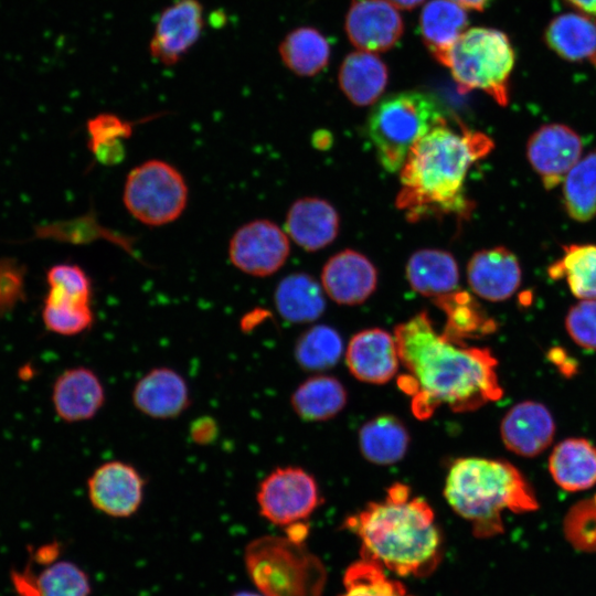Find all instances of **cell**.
<instances>
[{
    "label": "cell",
    "instance_id": "8fae6325",
    "mask_svg": "<svg viewBox=\"0 0 596 596\" xmlns=\"http://www.w3.org/2000/svg\"><path fill=\"white\" fill-rule=\"evenodd\" d=\"M204 28V8L200 0H174L158 17L149 52L153 60L172 66L199 41Z\"/></svg>",
    "mask_w": 596,
    "mask_h": 596
},
{
    "label": "cell",
    "instance_id": "d4e9b609",
    "mask_svg": "<svg viewBox=\"0 0 596 596\" xmlns=\"http://www.w3.org/2000/svg\"><path fill=\"white\" fill-rule=\"evenodd\" d=\"M467 21L465 8L451 0H430L423 8L419 17L421 34L430 53L441 64L465 31Z\"/></svg>",
    "mask_w": 596,
    "mask_h": 596
},
{
    "label": "cell",
    "instance_id": "60d3db41",
    "mask_svg": "<svg viewBox=\"0 0 596 596\" xmlns=\"http://www.w3.org/2000/svg\"><path fill=\"white\" fill-rule=\"evenodd\" d=\"M565 327L575 343L596 350V299H582L571 307Z\"/></svg>",
    "mask_w": 596,
    "mask_h": 596
},
{
    "label": "cell",
    "instance_id": "d6986e66",
    "mask_svg": "<svg viewBox=\"0 0 596 596\" xmlns=\"http://www.w3.org/2000/svg\"><path fill=\"white\" fill-rule=\"evenodd\" d=\"M105 400L103 382L86 366L65 370L53 385L52 403L55 413L68 423L93 418L104 406Z\"/></svg>",
    "mask_w": 596,
    "mask_h": 596
},
{
    "label": "cell",
    "instance_id": "bcb514c9",
    "mask_svg": "<svg viewBox=\"0 0 596 596\" xmlns=\"http://www.w3.org/2000/svg\"><path fill=\"white\" fill-rule=\"evenodd\" d=\"M392 6L398 9L411 10L422 3L424 0H386Z\"/></svg>",
    "mask_w": 596,
    "mask_h": 596
},
{
    "label": "cell",
    "instance_id": "2e32d148",
    "mask_svg": "<svg viewBox=\"0 0 596 596\" xmlns=\"http://www.w3.org/2000/svg\"><path fill=\"white\" fill-rule=\"evenodd\" d=\"M134 406L153 419H172L190 405L185 379L174 369L157 366L145 373L131 392Z\"/></svg>",
    "mask_w": 596,
    "mask_h": 596
},
{
    "label": "cell",
    "instance_id": "7dc6e473",
    "mask_svg": "<svg viewBox=\"0 0 596 596\" xmlns=\"http://www.w3.org/2000/svg\"><path fill=\"white\" fill-rule=\"evenodd\" d=\"M462 8L481 10L488 0H451Z\"/></svg>",
    "mask_w": 596,
    "mask_h": 596
},
{
    "label": "cell",
    "instance_id": "f1b7e54d",
    "mask_svg": "<svg viewBox=\"0 0 596 596\" xmlns=\"http://www.w3.org/2000/svg\"><path fill=\"white\" fill-rule=\"evenodd\" d=\"M545 42L566 61L592 58L596 54V23L584 13L557 15L545 30Z\"/></svg>",
    "mask_w": 596,
    "mask_h": 596
},
{
    "label": "cell",
    "instance_id": "e575fe53",
    "mask_svg": "<svg viewBox=\"0 0 596 596\" xmlns=\"http://www.w3.org/2000/svg\"><path fill=\"white\" fill-rule=\"evenodd\" d=\"M343 341L332 327L317 324L307 329L295 345L296 362L307 371H323L338 363Z\"/></svg>",
    "mask_w": 596,
    "mask_h": 596
},
{
    "label": "cell",
    "instance_id": "b9f144b4",
    "mask_svg": "<svg viewBox=\"0 0 596 596\" xmlns=\"http://www.w3.org/2000/svg\"><path fill=\"white\" fill-rule=\"evenodd\" d=\"M49 289L92 299V281L85 270L75 264H56L46 272Z\"/></svg>",
    "mask_w": 596,
    "mask_h": 596
},
{
    "label": "cell",
    "instance_id": "5b68a950",
    "mask_svg": "<svg viewBox=\"0 0 596 596\" xmlns=\"http://www.w3.org/2000/svg\"><path fill=\"white\" fill-rule=\"evenodd\" d=\"M247 572L263 596H321L326 570L302 542L265 535L245 550Z\"/></svg>",
    "mask_w": 596,
    "mask_h": 596
},
{
    "label": "cell",
    "instance_id": "9c48e42d",
    "mask_svg": "<svg viewBox=\"0 0 596 596\" xmlns=\"http://www.w3.org/2000/svg\"><path fill=\"white\" fill-rule=\"evenodd\" d=\"M256 501L260 514L277 525L306 520L321 503L315 478L299 467H279L259 483Z\"/></svg>",
    "mask_w": 596,
    "mask_h": 596
},
{
    "label": "cell",
    "instance_id": "d6a6232c",
    "mask_svg": "<svg viewBox=\"0 0 596 596\" xmlns=\"http://www.w3.org/2000/svg\"><path fill=\"white\" fill-rule=\"evenodd\" d=\"M434 300L447 316L443 333L454 340L465 342V339L489 333L496 327L466 292L455 290Z\"/></svg>",
    "mask_w": 596,
    "mask_h": 596
},
{
    "label": "cell",
    "instance_id": "cb8c5ba5",
    "mask_svg": "<svg viewBox=\"0 0 596 596\" xmlns=\"http://www.w3.org/2000/svg\"><path fill=\"white\" fill-rule=\"evenodd\" d=\"M387 83V70L372 52L349 54L339 72V84L345 96L356 106L372 105Z\"/></svg>",
    "mask_w": 596,
    "mask_h": 596
},
{
    "label": "cell",
    "instance_id": "4316f807",
    "mask_svg": "<svg viewBox=\"0 0 596 596\" xmlns=\"http://www.w3.org/2000/svg\"><path fill=\"white\" fill-rule=\"evenodd\" d=\"M274 302L280 317L292 323L315 321L326 309L321 286L305 273L283 278L275 289Z\"/></svg>",
    "mask_w": 596,
    "mask_h": 596
},
{
    "label": "cell",
    "instance_id": "3957f363",
    "mask_svg": "<svg viewBox=\"0 0 596 596\" xmlns=\"http://www.w3.org/2000/svg\"><path fill=\"white\" fill-rule=\"evenodd\" d=\"M361 540V557L401 576H427L443 555V536L426 500L411 497L403 483L392 485L385 499L368 503L345 520Z\"/></svg>",
    "mask_w": 596,
    "mask_h": 596
},
{
    "label": "cell",
    "instance_id": "44dd1931",
    "mask_svg": "<svg viewBox=\"0 0 596 596\" xmlns=\"http://www.w3.org/2000/svg\"><path fill=\"white\" fill-rule=\"evenodd\" d=\"M285 226L288 236L297 245L315 252L334 241L339 232V216L327 201L302 198L289 207Z\"/></svg>",
    "mask_w": 596,
    "mask_h": 596
},
{
    "label": "cell",
    "instance_id": "8d00e7d4",
    "mask_svg": "<svg viewBox=\"0 0 596 596\" xmlns=\"http://www.w3.org/2000/svg\"><path fill=\"white\" fill-rule=\"evenodd\" d=\"M343 585L340 596H413L401 582L386 576L382 565L362 557L348 567Z\"/></svg>",
    "mask_w": 596,
    "mask_h": 596
},
{
    "label": "cell",
    "instance_id": "5bb4252c",
    "mask_svg": "<svg viewBox=\"0 0 596 596\" xmlns=\"http://www.w3.org/2000/svg\"><path fill=\"white\" fill-rule=\"evenodd\" d=\"M345 363L359 381L384 384L397 373L401 360L394 334L381 328L355 333L345 350Z\"/></svg>",
    "mask_w": 596,
    "mask_h": 596
},
{
    "label": "cell",
    "instance_id": "7a4b0ae2",
    "mask_svg": "<svg viewBox=\"0 0 596 596\" xmlns=\"http://www.w3.org/2000/svg\"><path fill=\"white\" fill-rule=\"evenodd\" d=\"M492 148L486 134L455 129L443 120L408 151L400 170L396 206L411 222L439 214L465 215L470 206L464 191L466 175Z\"/></svg>",
    "mask_w": 596,
    "mask_h": 596
},
{
    "label": "cell",
    "instance_id": "ee69618b",
    "mask_svg": "<svg viewBox=\"0 0 596 596\" xmlns=\"http://www.w3.org/2000/svg\"><path fill=\"white\" fill-rule=\"evenodd\" d=\"M551 360L558 365L562 372L571 375L575 370V363H570V358L562 349H553L550 352Z\"/></svg>",
    "mask_w": 596,
    "mask_h": 596
},
{
    "label": "cell",
    "instance_id": "ffe728a7",
    "mask_svg": "<svg viewBox=\"0 0 596 596\" xmlns=\"http://www.w3.org/2000/svg\"><path fill=\"white\" fill-rule=\"evenodd\" d=\"M467 279L471 290L480 298L502 301L520 286L521 268L512 252L497 246L472 255L467 266Z\"/></svg>",
    "mask_w": 596,
    "mask_h": 596
},
{
    "label": "cell",
    "instance_id": "9a60e30c",
    "mask_svg": "<svg viewBox=\"0 0 596 596\" xmlns=\"http://www.w3.org/2000/svg\"><path fill=\"white\" fill-rule=\"evenodd\" d=\"M349 40L360 50L382 52L401 38L403 21L386 0H353L345 19Z\"/></svg>",
    "mask_w": 596,
    "mask_h": 596
},
{
    "label": "cell",
    "instance_id": "ba28073f",
    "mask_svg": "<svg viewBox=\"0 0 596 596\" xmlns=\"http://www.w3.org/2000/svg\"><path fill=\"white\" fill-rule=\"evenodd\" d=\"M189 190L182 173L172 164L150 159L127 174L123 201L140 223L162 226L175 221L188 204Z\"/></svg>",
    "mask_w": 596,
    "mask_h": 596
},
{
    "label": "cell",
    "instance_id": "f6af8a7d",
    "mask_svg": "<svg viewBox=\"0 0 596 596\" xmlns=\"http://www.w3.org/2000/svg\"><path fill=\"white\" fill-rule=\"evenodd\" d=\"M573 7L588 17L596 18V0H567Z\"/></svg>",
    "mask_w": 596,
    "mask_h": 596
},
{
    "label": "cell",
    "instance_id": "30bf717a",
    "mask_svg": "<svg viewBox=\"0 0 596 596\" xmlns=\"http://www.w3.org/2000/svg\"><path fill=\"white\" fill-rule=\"evenodd\" d=\"M287 234L274 222L254 220L238 227L230 240L228 257L244 274L266 277L283 267L289 255Z\"/></svg>",
    "mask_w": 596,
    "mask_h": 596
},
{
    "label": "cell",
    "instance_id": "f546056e",
    "mask_svg": "<svg viewBox=\"0 0 596 596\" xmlns=\"http://www.w3.org/2000/svg\"><path fill=\"white\" fill-rule=\"evenodd\" d=\"M278 50L284 64L301 76H312L320 72L330 56L326 38L316 29L308 26L289 32Z\"/></svg>",
    "mask_w": 596,
    "mask_h": 596
},
{
    "label": "cell",
    "instance_id": "7c38bea8",
    "mask_svg": "<svg viewBox=\"0 0 596 596\" xmlns=\"http://www.w3.org/2000/svg\"><path fill=\"white\" fill-rule=\"evenodd\" d=\"M581 137L566 125L547 124L536 129L526 143V157L545 189L563 183L581 159Z\"/></svg>",
    "mask_w": 596,
    "mask_h": 596
},
{
    "label": "cell",
    "instance_id": "ab89813d",
    "mask_svg": "<svg viewBox=\"0 0 596 596\" xmlns=\"http://www.w3.org/2000/svg\"><path fill=\"white\" fill-rule=\"evenodd\" d=\"M26 268L13 257H0V317L25 299Z\"/></svg>",
    "mask_w": 596,
    "mask_h": 596
},
{
    "label": "cell",
    "instance_id": "8992f818",
    "mask_svg": "<svg viewBox=\"0 0 596 596\" xmlns=\"http://www.w3.org/2000/svg\"><path fill=\"white\" fill-rule=\"evenodd\" d=\"M445 119L437 102L422 92H402L380 100L368 119V132L381 166L389 172L400 171L411 148Z\"/></svg>",
    "mask_w": 596,
    "mask_h": 596
},
{
    "label": "cell",
    "instance_id": "1f68e13d",
    "mask_svg": "<svg viewBox=\"0 0 596 596\" xmlns=\"http://www.w3.org/2000/svg\"><path fill=\"white\" fill-rule=\"evenodd\" d=\"M562 184L567 214L577 222L590 221L596 215V149L578 160Z\"/></svg>",
    "mask_w": 596,
    "mask_h": 596
},
{
    "label": "cell",
    "instance_id": "836d02e7",
    "mask_svg": "<svg viewBox=\"0 0 596 596\" xmlns=\"http://www.w3.org/2000/svg\"><path fill=\"white\" fill-rule=\"evenodd\" d=\"M42 320L51 332L60 336H76L92 326L94 313L89 300L47 290Z\"/></svg>",
    "mask_w": 596,
    "mask_h": 596
},
{
    "label": "cell",
    "instance_id": "ac0fdd59",
    "mask_svg": "<svg viewBox=\"0 0 596 596\" xmlns=\"http://www.w3.org/2000/svg\"><path fill=\"white\" fill-rule=\"evenodd\" d=\"M555 424L549 409L533 401L511 407L501 421L500 435L504 446L522 457H534L552 443Z\"/></svg>",
    "mask_w": 596,
    "mask_h": 596
},
{
    "label": "cell",
    "instance_id": "d590c367",
    "mask_svg": "<svg viewBox=\"0 0 596 596\" xmlns=\"http://www.w3.org/2000/svg\"><path fill=\"white\" fill-rule=\"evenodd\" d=\"M88 147L95 158L104 164H116L125 156L124 140L132 134V125L119 116L102 113L92 117L86 125Z\"/></svg>",
    "mask_w": 596,
    "mask_h": 596
},
{
    "label": "cell",
    "instance_id": "c3c4849f",
    "mask_svg": "<svg viewBox=\"0 0 596 596\" xmlns=\"http://www.w3.org/2000/svg\"><path fill=\"white\" fill-rule=\"evenodd\" d=\"M233 596H260V595L255 594V593H249V592H240V593L234 594Z\"/></svg>",
    "mask_w": 596,
    "mask_h": 596
},
{
    "label": "cell",
    "instance_id": "484cf974",
    "mask_svg": "<svg viewBox=\"0 0 596 596\" xmlns=\"http://www.w3.org/2000/svg\"><path fill=\"white\" fill-rule=\"evenodd\" d=\"M358 439L363 457L380 466L402 460L409 445L406 426L393 415H380L365 422L359 429Z\"/></svg>",
    "mask_w": 596,
    "mask_h": 596
},
{
    "label": "cell",
    "instance_id": "7402d4cb",
    "mask_svg": "<svg viewBox=\"0 0 596 596\" xmlns=\"http://www.w3.org/2000/svg\"><path fill=\"white\" fill-rule=\"evenodd\" d=\"M406 277L414 291L437 299L457 289L459 270L450 253L424 248L409 257Z\"/></svg>",
    "mask_w": 596,
    "mask_h": 596
},
{
    "label": "cell",
    "instance_id": "83f0119b",
    "mask_svg": "<svg viewBox=\"0 0 596 596\" xmlns=\"http://www.w3.org/2000/svg\"><path fill=\"white\" fill-rule=\"evenodd\" d=\"M347 397V391L337 377L319 374L298 385L290 403L301 419L321 422L338 415L344 408Z\"/></svg>",
    "mask_w": 596,
    "mask_h": 596
},
{
    "label": "cell",
    "instance_id": "4dcf8cb0",
    "mask_svg": "<svg viewBox=\"0 0 596 596\" xmlns=\"http://www.w3.org/2000/svg\"><path fill=\"white\" fill-rule=\"evenodd\" d=\"M549 275L564 278L579 299H596V245L572 244L564 247L561 259L552 264Z\"/></svg>",
    "mask_w": 596,
    "mask_h": 596
},
{
    "label": "cell",
    "instance_id": "277c9868",
    "mask_svg": "<svg viewBox=\"0 0 596 596\" xmlns=\"http://www.w3.org/2000/svg\"><path fill=\"white\" fill-rule=\"evenodd\" d=\"M444 497L481 539L503 531L504 510L522 513L538 509L531 487L513 465L482 457H462L451 464Z\"/></svg>",
    "mask_w": 596,
    "mask_h": 596
},
{
    "label": "cell",
    "instance_id": "52a82bcc",
    "mask_svg": "<svg viewBox=\"0 0 596 596\" xmlns=\"http://www.w3.org/2000/svg\"><path fill=\"white\" fill-rule=\"evenodd\" d=\"M444 65L450 70L461 93L480 89L499 105L508 104L514 51L503 32L489 28L464 31L450 47Z\"/></svg>",
    "mask_w": 596,
    "mask_h": 596
},
{
    "label": "cell",
    "instance_id": "e0dca14e",
    "mask_svg": "<svg viewBox=\"0 0 596 596\" xmlns=\"http://www.w3.org/2000/svg\"><path fill=\"white\" fill-rule=\"evenodd\" d=\"M321 283L326 294L337 304L359 305L374 292L377 272L363 254L344 249L324 264Z\"/></svg>",
    "mask_w": 596,
    "mask_h": 596
},
{
    "label": "cell",
    "instance_id": "74e56055",
    "mask_svg": "<svg viewBox=\"0 0 596 596\" xmlns=\"http://www.w3.org/2000/svg\"><path fill=\"white\" fill-rule=\"evenodd\" d=\"M31 584L38 596H87L91 590L85 573L64 561L44 568Z\"/></svg>",
    "mask_w": 596,
    "mask_h": 596
},
{
    "label": "cell",
    "instance_id": "7bdbcfd3",
    "mask_svg": "<svg viewBox=\"0 0 596 596\" xmlns=\"http://www.w3.org/2000/svg\"><path fill=\"white\" fill-rule=\"evenodd\" d=\"M217 434V425L211 417H201L192 423L190 435L196 444L204 445L213 441Z\"/></svg>",
    "mask_w": 596,
    "mask_h": 596
},
{
    "label": "cell",
    "instance_id": "603a6c76",
    "mask_svg": "<svg viewBox=\"0 0 596 596\" xmlns=\"http://www.w3.org/2000/svg\"><path fill=\"white\" fill-rule=\"evenodd\" d=\"M554 481L567 491H581L596 485V447L584 438L560 443L549 460Z\"/></svg>",
    "mask_w": 596,
    "mask_h": 596
},
{
    "label": "cell",
    "instance_id": "4fadbf2b",
    "mask_svg": "<svg viewBox=\"0 0 596 596\" xmlns=\"http://www.w3.org/2000/svg\"><path fill=\"white\" fill-rule=\"evenodd\" d=\"M145 480L130 464L110 460L98 466L87 480L92 505L114 518L132 515L141 505Z\"/></svg>",
    "mask_w": 596,
    "mask_h": 596
},
{
    "label": "cell",
    "instance_id": "f35d334b",
    "mask_svg": "<svg viewBox=\"0 0 596 596\" xmlns=\"http://www.w3.org/2000/svg\"><path fill=\"white\" fill-rule=\"evenodd\" d=\"M563 533L575 550L596 551V494L571 507L563 521Z\"/></svg>",
    "mask_w": 596,
    "mask_h": 596
},
{
    "label": "cell",
    "instance_id": "6da1fadb",
    "mask_svg": "<svg viewBox=\"0 0 596 596\" xmlns=\"http://www.w3.org/2000/svg\"><path fill=\"white\" fill-rule=\"evenodd\" d=\"M394 337L406 371L397 383L417 418H429L440 406L471 412L502 396L490 350L438 333L426 311L396 326Z\"/></svg>",
    "mask_w": 596,
    "mask_h": 596
}]
</instances>
